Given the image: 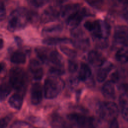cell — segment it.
I'll use <instances>...</instances> for the list:
<instances>
[{
	"mask_svg": "<svg viewBox=\"0 0 128 128\" xmlns=\"http://www.w3.org/2000/svg\"><path fill=\"white\" fill-rule=\"evenodd\" d=\"M78 68V64L74 60H68V70L71 73L75 72Z\"/></svg>",
	"mask_w": 128,
	"mask_h": 128,
	"instance_id": "cell-31",
	"label": "cell"
},
{
	"mask_svg": "<svg viewBox=\"0 0 128 128\" xmlns=\"http://www.w3.org/2000/svg\"><path fill=\"white\" fill-rule=\"evenodd\" d=\"M119 104L123 118L128 121V92H123L120 94Z\"/></svg>",
	"mask_w": 128,
	"mask_h": 128,
	"instance_id": "cell-15",
	"label": "cell"
},
{
	"mask_svg": "<svg viewBox=\"0 0 128 128\" xmlns=\"http://www.w3.org/2000/svg\"><path fill=\"white\" fill-rule=\"evenodd\" d=\"M30 101L32 104L37 105L39 104L42 98V88L39 82L34 83L30 90Z\"/></svg>",
	"mask_w": 128,
	"mask_h": 128,
	"instance_id": "cell-11",
	"label": "cell"
},
{
	"mask_svg": "<svg viewBox=\"0 0 128 128\" xmlns=\"http://www.w3.org/2000/svg\"><path fill=\"white\" fill-rule=\"evenodd\" d=\"M123 16L126 22L128 23V4H126L123 11Z\"/></svg>",
	"mask_w": 128,
	"mask_h": 128,
	"instance_id": "cell-36",
	"label": "cell"
},
{
	"mask_svg": "<svg viewBox=\"0 0 128 128\" xmlns=\"http://www.w3.org/2000/svg\"><path fill=\"white\" fill-rule=\"evenodd\" d=\"M64 88L63 80L58 76H47L44 81V92L46 98L52 99L56 97Z\"/></svg>",
	"mask_w": 128,
	"mask_h": 128,
	"instance_id": "cell-4",
	"label": "cell"
},
{
	"mask_svg": "<svg viewBox=\"0 0 128 128\" xmlns=\"http://www.w3.org/2000/svg\"><path fill=\"white\" fill-rule=\"evenodd\" d=\"M32 18L31 12L26 8L23 6L17 8L9 15L7 25L8 30L13 32L24 28Z\"/></svg>",
	"mask_w": 128,
	"mask_h": 128,
	"instance_id": "cell-1",
	"label": "cell"
},
{
	"mask_svg": "<svg viewBox=\"0 0 128 128\" xmlns=\"http://www.w3.org/2000/svg\"><path fill=\"white\" fill-rule=\"evenodd\" d=\"M68 119L78 128H99V124L96 119L78 113H72L68 115Z\"/></svg>",
	"mask_w": 128,
	"mask_h": 128,
	"instance_id": "cell-5",
	"label": "cell"
},
{
	"mask_svg": "<svg viewBox=\"0 0 128 128\" xmlns=\"http://www.w3.org/2000/svg\"><path fill=\"white\" fill-rule=\"evenodd\" d=\"M10 128H32V126L26 122L18 120L14 122L11 125Z\"/></svg>",
	"mask_w": 128,
	"mask_h": 128,
	"instance_id": "cell-29",
	"label": "cell"
},
{
	"mask_svg": "<svg viewBox=\"0 0 128 128\" xmlns=\"http://www.w3.org/2000/svg\"><path fill=\"white\" fill-rule=\"evenodd\" d=\"M32 6L36 7L38 8L42 6H44L45 4L48 2V1L47 0H30L28 2Z\"/></svg>",
	"mask_w": 128,
	"mask_h": 128,
	"instance_id": "cell-33",
	"label": "cell"
},
{
	"mask_svg": "<svg viewBox=\"0 0 128 128\" xmlns=\"http://www.w3.org/2000/svg\"><path fill=\"white\" fill-rule=\"evenodd\" d=\"M60 50L66 56L70 58H74L77 56L76 52L72 48H70L65 46H60Z\"/></svg>",
	"mask_w": 128,
	"mask_h": 128,
	"instance_id": "cell-28",
	"label": "cell"
},
{
	"mask_svg": "<svg viewBox=\"0 0 128 128\" xmlns=\"http://www.w3.org/2000/svg\"><path fill=\"white\" fill-rule=\"evenodd\" d=\"M49 72L52 74V76H60L64 74V70L62 68L52 66L49 70Z\"/></svg>",
	"mask_w": 128,
	"mask_h": 128,
	"instance_id": "cell-30",
	"label": "cell"
},
{
	"mask_svg": "<svg viewBox=\"0 0 128 128\" xmlns=\"http://www.w3.org/2000/svg\"><path fill=\"white\" fill-rule=\"evenodd\" d=\"M114 82L110 80L106 81L102 86V90L104 97L108 99H114L116 97V91Z\"/></svg>",
	"mask_w": 128,
	"mask_h": 128,
	"instance_id": "cell-16",
	"label": "cell"
},
{
	"mask_svg": "<svg viewBox=\"0 0 128 128\" xmlns=\"http://www.w3.org/2000/svg\"><path fill=\"white\" fill-rule=\"evenodd\" d=\"M90 15V12L84 8H80L66 18V24L74 29L76 28L82 20Z\"/></svg>",
	"mask_w": 128,
	"mask_h": 128,
	"instance_id": "cell-7",
	"label": "cell"
},
{
	"mask_svg": "<svg viewBox=\"0 0 128 128\" xmlns=\"http://www.w3.org/2000/svg\"><path fill=\"white\" fill-rule=\"evenodd\" d=\"M108 128H119L118 124L116 119H114L110 122Z\"/></svg>",
	"mask_w": 128,
	"mask_h": 128,
	"instance_id": "cell-35",
	"label": "cell"
},
{
	"mask_svg": "<svg viewBox=\"0 0 128 128\" xmlns=\"http://www.w3.org/2000/svg\"><path fill=\"white\" fill-rule=\"evenodd\" d=\"M114 65L112 63L106 62L98 70L96 73V80L98 82H104L107 78L110 72L112 70Z\"/></svg>",
	"mask_w": 128,
	"mask_h": 128,
	"instance_id": "cell-14",
	"label": "cell"
},
{
	"mask_svg": "<svg viewBox=\"0 0 128 128\" xmlns=\"http://www.w3.org/2000/svg\"><path fill=\"white\" fill-rule=\"evenodd\" d=\"M28 70L32 78L35 80H40L44 76V70L40 62L36 59L30 60L28 64Z\"/></svg>",
	"mask_w": 128,
	"mask_h": 128,
	"instance_id": "cell-10",
	"label": "cell"
},
{
	"mask_svg": "<svg viewBox=\"0 0 128 128\" xmlns=\"http://www.w3.org/2000/svg\"><path fill=\"white\" fill-rule=\"evenodd\" d=\"M11 118L12 117L10 116L2 118L0 120V128H6L10 121Z\"/></svg>",
	"mask_w": 128,
	"mask_h": 128,
	"instance_id": "cell-32",
	"label": "cell"
},
{
	"mask_svg": "<svg viewBox=\"0 0 128 128\" xmlns=\"http://www.w3.org/2000/svg\"><path fill=\"white\" fill-rule=\"evenodd\" d=\"M11 91L10 86L6 84H2L0 85V101L5 100Z\"/></svg>",
	"mask_w": 128,
	"mask_h": 128,
	"instance_id": "cell-27",
	"label": "cell"
},
{
	"mask_svg": "<svg viewBox=\"0 0 128 128\" xmlns=\"http://www.w3.org/2000/svg\"><path fill=\"white\" fill-rule=\"evenodd\" d=\"M10 60L14 64H24L26 60V54L20 51H16L11 54Z\"/></svg>",
	"mask_w": 128,
	"mask_h": 128,
	"instance_id": "cell-24",
	"label": "cell"
},
{
	"mask_svg": "<svg viewBox=\"0 0 128 128\" xmlns=\"http://www.w3.org/2000/svg\"><path fill=\"white\" fill-rule=\"evenodd\" d=\"M80 4L78 3L70 4L65 5L60 10V15L62 18H66L74 12L78 10L80 8Z\"/></svg>",
	"mask_w": 128,
	"mask_h": 128,
	"instance_id": "cell-20",
	"label": "cell"
},
{
	"mask_svg": "<svg viewBox=\"0 0 128 128\" xmlns=\"http://www.w3.org/2000/svg\"><path fill=\"white\" fill-rule=\"evenodd\" d=\"M72 36L74 38V40H72V44L84 50L88 48L90 46L89 39L84 36L83 32L75 28L72 30Z\"/></svg>",
	"mask_w": 128,
	"mask_h": 128,
	"instance_id": "cell-8",
	"label": "cell"
},
{
	"mask_svg": "<svg viewBox=\"0 0 128 128\" xmlns=\"http://www.w3.org/2000/svg\"><path fill=\"white\" fill-rule=\"evenodd\" d=\"M6 14V10L4 4V2L1 1L0 3V20H2L3 19L5 18Z\"/></svg>",
	"mask_w": 128,
	"mask_h": 128,
	"instance_id": "cell-34",
	"label": "cell"
},
{
	"mask_svg": "<svg viewBox=\"0 0 128 128\" xmlns=\"http://www.w3.org/2000/svg\"><path fill=\"white\" fill-rule=\"evenodd\" d=\"M60 12L52 6H50L46 8L42 12L40 20L42 22L46 23L56 20L60 15Z\"/></svg>",
	"mask_w": 128,
	"mask_h": 128,
	"instance_id": "cell-9",
	"label": "cell"
},
{
	"mask_svg": "<svg viewBox=\"0 0 128 128\" xmlns=\"http://www.w3.org/2000/svg\"><path fill=\"white\" fill-rule=\"evenodd\" d=\"M84 26L90 32L94 38L98 40H106L110 33V24L100 20H86L84 22Z\"/></svg>",
	"mask_w": 128,
	"mask_h": 128,
	"instance_id": "cell-2",
	"label": "cell"
},
{
	"mask_svg": "<svg viewBox=\"0 0 128 128\" xmlns=\"http://www.w3.org/2000/svg\"><path fill=\"white\" fill-rule=\"evenodd\" d=\"M42 43L49 46L56 45L63 43H72V40L68 38L60 37H49L46 38L42 40Z\"/></svg>",
	"mask_w": 128,
	"mask_h": 128,
	"instance_id": "cell-18",
	"label": "cell"
},
{
	"mask_svg": "<svg viewBox=\"0 0 128 128\" xmlns=\"http://www.w3.org/2000/svg\"><path fill=\"white\" fill-rule=\"evenodd\" d=\"M9 82L18 92L24 94L28 84V76L22 68H12L9 72Z\"/></svg>",
	"mask_w": 128,
	"mask_h": 128,
	"instance_id": "cell-3",
	"label": "cell"
},
{
	"mask_svg": "<svg viewBox=\"0 0 128 128\" xmlns=\"http://www.w3.org/2000/svg\"><path fill=\"white\" fill-rule=\"evenodd\" d=\"M62 28L63 26L61 24H53L44 28L42 30V32L44 34L59 32L62 30Z\"/></svg>",
	"mask_w": 128,
	"mask_h": 128,
	"instance_id": "cell-26",
	"label": "cell"
},
{
	"mask_svg": "<svg viewBox=\"0 0 128 128\" xmlns=\"http://www.w3.org/2000/svg\"><path fill=\"white\" fill-rule=\"evenodd\" d=\"M3 43H4V42H3V40L2 38H0V48L2 49L3 47Z\"/></svg>",
	"mask_w": 128,
	"mask_h": 128,
	"instance_id": "cell-37",
	"label": "cell"
},
{
	"mask_svg": "<svg viewBox=\"0 0 128 128\" xmlns=\"http://www.w3.org/2000/svg\"><path fill=\"white\" fill-rule=\"evenodd\" d=\"M88 59L89 62L94 66L100 67L106 62L104 56L96 50H92L88 52Z\"/></svg>",
	"mask_w": 128,
	"mask_h": 128,
	"instance_id": "cell-13",
	"label": "cell"
},
{
	"mask_svg": "<svg viewBox=\"0 0 128 128\" xmlns=\"http://www.w3.org/2000/svg\"><path fill=\"white\" fill-rule=\"evenodd\" d=\"M8 102L12 108L19 110L22 104L23 97L18 92L14 93L9 98Z\"/></svg>",
	"mask_w": 128,
	"mask_h": 128,
	"instance_id": "cell-17",
	"label": "cell"
},
{
	"mask_svg": "<svg viewBox=\"0 0 128 128\" xmlns=\"http://www.w3.org/2000/svg\"><path fill=\"white\" fill-rule=\"evenodd\" d=\"M92 74V70L89 66L86 63L82 62L78 74V80L81 81L87 80Z\"/></svg>",
	"mask_w": 128,
	"mask_h": 128,
	"instance_id": "cell-21",
	"label": "cell"
},
{
	"mask_svg": "<svg viewBox=\"0 0 128 128\" xmlns=\"http://www.w3.org/2000/svg\"><path fill=\"white\" fill-rule=\"evenodd\" d=\"M48 61L52 63L56 67L62 68L64 64L62 56L56 50H53L49 53Z\"/></svg>",
	"mask_w": 128,
	"mask_h": 128,
	"instance_id": "cell-19",
	"label": "cell"
},
{
	"mask_svg": "<svg viewBox=\"0 0 128 128\" xmlns=\"http://www.w3.org/2000/svg\"><path fill=\"white\" fill-rule=\"evenodd\" d=\"M114 38L116 43L128 46V29L124 26L117 28L114 32Z\"/></svg>",
	"mask_w": 128,
	"mask_h": 128,
	"instance_id": "cell-12",
	"label": "cell"
},
{
	"mask_svg": "<svg viewBox=\"0 0 128 128\" xmlns=\"http://www.w3.org/2000/svg\"><path fill=\"white\" fill-rule=\"evenodd\" d=\"M52 122L54 128H72V124L58 116L52 118Z\"/></svg>",
	"mask_w": 128,
	"mask_h": 128,
	"instance_id": "cell-22",
	"label": "cell"
},
{
	"mask_svg": "<svg viewBox=\"0 0 128 128\" xmlns=\"http://www.w3.org/2000/svg\"><path fill=\"white\" fill-rule=\"evenodd\" d=\"M35 52L38 57L43 63H48L49 62V54H48V48L42 46H39L35 48Z\"/></svg>",
	"mask_w": 128,
	"mask_h": 128,
	"instance_id": "cell-25",
	"label": "cell"
},
{
	"mask_svg": "<svg viewBox=\"0 0 128 128\" xmlns=\"http://www.w3.org/2000/svg\"><path fill=\"white\" fill-rule=\"evenodd\" d=\"M116 59L119 62L125 63L128 62V46H123L119 48L115 54Z\"/></svg>",
	"mask_w": 128,
	"mask_h": 128,
	"instance_id": "cell-23",
	"label": "cell"
},
{
	"mask_svg": "<svg viewBox=\"0 0 128 128\" xmlns=\"http://www.w3.org/2000/svg\"><path fill=\"white\" fill-rule=\"evenodd\" d=\"M97 112L101 118L110 122L116 119L118 113V108L114 102H104L100 103L98 105Z\"/></svg>",
	"mask_w": 128,
	"mask_h": 128,
	"instance_id": "cell-6",
	"label": "cell"
}]
</instances>
